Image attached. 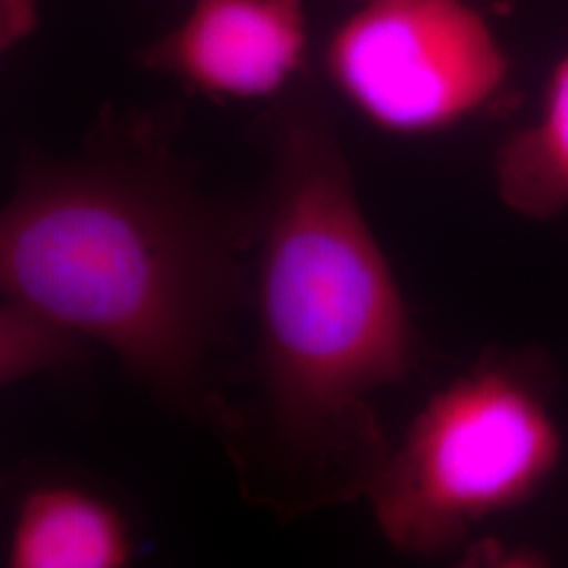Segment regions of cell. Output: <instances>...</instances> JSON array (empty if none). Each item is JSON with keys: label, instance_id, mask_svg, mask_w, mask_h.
Returning a JSON list of instances; mask_svg holds the SVG:
<instances>
[{"label": "cell", "instance_id": "1", "mask_svg": "<svg viewBox=\"0 0 568 568\" xmlns=\"http://www.w3.org/2000/svg\"><path fill=\"white\" fill-rule=\"evenodd\" d=\"M255 224V389L224 445L284 520L366 499L392 453L377 396L419 361L405 293L323 105L284 103Z\"/></svg>", "mask_w": 568, "mask_h": 568}, {"label": "cell", "instance_id": "2", "mask_svg": "<svg viewBox=\"0 0 568 568\" xmlns=\"http://www.w3.org/2000/svg\"><path fill=\"white\" fill-rule=\"evenodd\" d=\"M173 145L163 116L105 108L74 156L23 161L0 215V284L225 443L255 224L204 194Z\"/></svg>", "mask_w": 568, "mask_h": 568}, {"label": "cell", "instance_id": "3", "mask_svg": "<svg viewBox=\"0 0 568 568\" xmlns=\"http://www.w3.org/2000/svg\"><path fill=\"white\" fill-rule=\"evenodd\" d=\"M562 453L541 366L493 356L422 406L366 501L392 548L438 556L483 523L532 501Z\"/></svg>", "mask_w": 568, "mask_h": 568}, {"label": "cell", "instance_id": "4", "mask_svg": "<svg viewBox=\"0 0 568 568\" xmlns=\"http://www.w3.org/2000/svg\"><path fill=\"white\" fill-rule=\"evenodd\" d=\"M326 79L375 129L432 138L495 110L514 63L467 0H366L326 42Z\"/></svg>", "mask_w": 568, "mask_h": 568}, {"label": "cell", "instance_id": "5", "mask_svg": "<svg viewBox=\"0 0 568 568\" xmlns=\"http://www.w3.org/2000/svg\"><path fill=\"white\" fill-rule=\"evenodd\" d=\"M307 58L304 0H194L173 30L140 53L161 72L217 102L281 93Z\"/></svg>", "mask_w": 568, "mask_h": 568}, {"label": "cell", "instance_id": "6", "mask_svg": "<svg viewBox=\"0 0 568 568\" xmlns=\"http://www.w3.org/2000/svg\"><path fill=\"white\" fill-rule=\"evenodd\" d=\"M133 554L131 527L112 501L81 485L42 483L21 497L4 567L122 568Z\"/></svg>", "mask_w": 568, "mask_h": 568}, {"label": "cell", "instance_id": "7", "mask_svg": "<svg viewBox=\"0 0 568 568\" xmlns=\"http://www.w3.org/2000/svg\"><path fill=\"white\" fill-rule=\"evenodd\" d=\"M499 201L528 222L568 220V42L551 63L532 121L499 143Z\"/></svg>", "mask_w": 568, "mask_h": 568}, {"label": "cell", "instance_id": "8", "mask_svg": "<svg viewBox=\"0 0 568 568\" xmlns=\"http://www.w3.org/2000/svg\"><path fill=\"white\" fill-rule=\"evenodd\" d=\"M84 337L32 305L4 297L0 305V384L16 386L74 365Z\"/></svg>", "mask_w": 568, "mask_h": 568}, {"label": "cell", "instance_id": "9", "mask_svg": "<svg viewBox=\"0 0 568 568\" xmlns=\"http://www.w3.org/2000/svg\"><path fill=\"white\" fill-rule=\"evenodd\" d=\"M41 21V0H0V51L28 41Z\"/></svg>", "mask_w": 568, "mask_h": 568}, {"label": "cell", "instance_id": "10", "mask_svg": "<svg viewBox=\"0 0 568 568\" xmlns=\"http://www.w3.org/2000/svg\"><path fill=\"white\" fill-rule=\"evenodd\" d=\"M356 2H358V4H361V2H366V0H356Z\"/></svg>", "mask_w": 568, "mask_h": 568}]
</instances>
